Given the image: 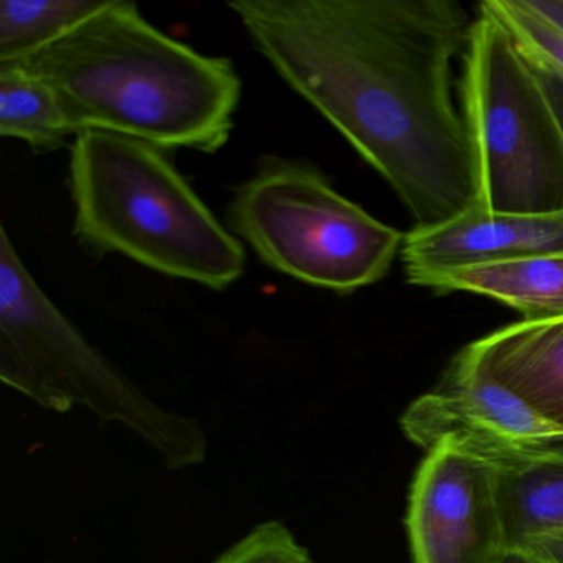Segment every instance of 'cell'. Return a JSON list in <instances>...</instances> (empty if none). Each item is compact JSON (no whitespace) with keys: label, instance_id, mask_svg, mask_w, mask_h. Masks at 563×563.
<instances>
[{"label":"cell","instance_id":"obj_12","mask_svg":"<svg viewBox=\"0 0 563 563\" xmlns=\"http://www.w3.org/2000/svg\"><path fill=\"white\" fill-rule=\"evenodd\" d=\"M437 292H471L503 302L523 319L563 316V255L532 256L407 279Z\"/></svg>","mask_w":563,"mask_h":563},{"label":"cell","instance_id":"obj_10","mask_svg":"<svg viewBox=\"0 0 563 563\" xmlns=\"http://www.w3.org/2000/svg\"><path fill=\"white\" fill-rule=\"evenodd\" d=\"M443 444L493 464L509 552L563 533L562 431L533 438L474 434Z\"/></svg>","mask_w":563,"mask_h":563},{"label":"cell","instance_id":"obj_19","mask_svg":"<svg viewBox=\"0 0 563 563\" xmlns=\"http://www.w3.org/2000/svg\"><path fill=\"white\" fill-rule=\"evenodd\" d=\"M532 8L563 31V0H529Z\"/></svg>","mask_w":563,"mask_h":563},{"label":"cell","instance_id":"obj_7","mask_svg":"<svg viewBox=\"0 0 563 563\" xmlns=\"http://www.w3.org/2000/svg\"><path fill=\"white\" fill-rule=\"evenodd\" d=\"M407 529L415 563H503L509 550L493 464L450 444L428 451Z\"/></svg>","mask_w":563,"mask_h":563},{"label":"cell","instance_id":"obj_8","mask_svg":"<svg viewBox=\"0 0 563 563\" xmlns=\"http://www.w3.org/2000/svg\"><path fill=\"white\" fill-rule=\"evenodd\" d=\"M401 430L427 451L474 434L533 438L556 431L499 384L467 347L454 357L441 384L407 408Z\"/></svg>","mask_w":563,"mask_h":563},{"label":"cell","instance_id":"obj_9","mask_svg":"<svg viewBox=\"0 0 563 563\" xmlns=\"http://www.w3.org/2000/svg\"><path fill=\"white\" fill-rule=\"evenodd\" d=\"M545 255H563V212L497 213L479 207L428 229H411L400 252L407 279Z\"/></svg>","mask_w":563,"mask_h":563},{"label":"cell","instance_id":"obj_11","mask_svg":"<svg viewBox=\"0 0 563 563\" xmlns=\"http://www.w3.org/2000/svg\"><path fill=\"white\" fill-rule=\"evenodd\" d=\"M466 347L540 420L563 433V316L522 319Z\"/></svg>","mask_w":563,"mask_h":563},{"label":"cell","instance_id":"obj_6","mask_svg":"<svg viewBox=\"0 0 563 563\" xmlns=\"http://www.w3.org/2000/svg\"><path fill=\"white\" fill-rule=\"evenodd\" d=\"M461 113L476 166L477 206L563 212V131L532 64L477 5L463 55Z\"/></svg>","mask_w":563,"mask_h":563},{"label":"cell","instance_id":"obj_4","mask_svg":"<svg viewBox=\"0 0 563 563\" xmlns=\"http://www.w3.org/2000/svg\"><path fill=\"white\" fill-rule=\"evenodd\" d=\"M0 378L45 410L84 407L146 441L170 470L199 466V421L161 407L101 354L38 286L8 230L0 232Z\"/></svg>","mask_w":563,"mask_h":563},{"label":"cell","instance_id":"obj_15","mask_svg":"<svg viewBox=\"0 0 563 563\" xmlns=\"http://www.w3.org/2000/svg\"><path fill=\"white\" fill-rule=\"evenodd\" d=\"M493 15L533 64L563 75V31L532 8L529 0H483Z\"/></svg>","mask_w":563,"mask_h":563},{"label":"cell","instance_id":"obj_1","mask_svg":"<svg viewBox=\"0 0 563 563\" xmlns=\"http://www.w3.org/2000/svg\"><path fill=\"white\" fill-rule=\"evenodd\" d=\"M279 78L428 229L477 206L454 64L474 18L457 0H233Z\"/></svg>","mask_w":563,"mask_h":563},{"label":"cell","instance_id":"obj_5","mask_svg":"<svg viewBox=\"0 0 563 563\" xmlns=\"http://www.w3.org/2000/svg\"><path fill=\"white\" fill-rule=\"evenodd\" d=\"M229 230L276 273L338 295L380 282L405 233L339 194L314 164L266 156L229 203Z\"/></svg>","mask_w":563,"mask_h":563},{"label":"cell","instance_id":"obj_18","mask_svg":"<svg viewBox=\"0 0 563 563\" xmlns=\"http://www.w3.org/2000/svg\"><path fill=\"white\" fill-rule=\"evenodd\" d=\"M519 552L527 553L543 563H563V533H553V536L532 540Z\"/></svg>","mask_w":563,"mask_h":563},{"label":"cell","instance_id":"obj_16","mask_svg":"<svg viewBox=\"0 0 563 563\" xmlns=\"http://www.w3.org/2000/svg\"><path fill=\"white\" fill-rule=\"evenodd\" d=\"M213 563H314L309 550L278 520L258 523Z\"/></svg>","mask_w":563,"mask_h":563},{"label":"cell","instance_id":"obj_2","mask_svg":"<svg viewBox=\"0 0 563 563\" xmlns=\"http://www.w3.org/2000/svg\"><path fill=\"white\" fill-rule=\"evenodd\" d=\"M11 64L57 91L78 134L108 131L166 151L222 150L242 98L232 60L169 37L128 0H110L54 44Z\"/></svg>","mask_w":563,"mask_h":563},{"label":"cell","instance_id":"obj_3","mask_svg":"<svg viewBox=\"0 0 563 563\" xmlns=\"http://www.w3.org/2000/svg\"><path fill=\"white\" fill-rule=\"evenodd\" d=\"M74 232L97 255H121L216 291L245 272V246L197 196L166 150L81 131L70 154Z\"/></svg>","mask_w":563,"mask_h":563},{"label":"cell","instance_id":"obj_13","mask_svg":"<svg viewBox=\"0 0 563 563\" xmlns=\"http://www.w3.org/2000/svg\"><path fill=\"white\" fill-rule=\"evenodd\" d=\"M0 136L48 153L75 140L78 131L47 81L19 65L0 64Z\"/></svg>","mask_w":563,"mask_h":563},{"label":"cell","instance_id":"obj_20","mask_svg":"<svg viewBox=\"0 0 563 563\" xmlns=\"http://www.w3.org/2000/svg\"><path fill=\"white\" fill-rule=\"evenodd\" d=\"M503 563H543L539 559L527 555V553L509 552Z\"/></svg>","mask_w":563,"mask_h":563},{"label":"cell","instance_id":"obj_14","mask_svg":"<svg viewBox=\"0 0 563 563\" xmlns=\"http://www.w3.org/2000/svg\"><path fill=\"white\" fill-rule=\"evenodd\" d=\"M110 0H2L0 64H11L54 44Z\"/></svg>","mask_w":563,"mask_h":563},{"label":"cell","instance_id":"obj_17","mask_svg":"<svg viewBox=\"0 0 563 563\" xmlns=\"http://www.w3.org/2000/svg\"><path fill=\"white\" fill-rule=\"evenodd\" d=\"M530 64H532L533 70H536L537 78H539L540 85H542L543 91H545L547 98H549L550 104H552L553 113H555L560 128L563 131V75L542 67V65L533 64V62H530Z\"/></svg>","mask_w":563,"mask_h":563}]
</instances>
